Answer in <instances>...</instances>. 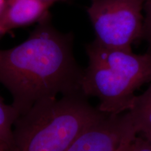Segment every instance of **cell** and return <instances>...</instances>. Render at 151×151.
I'll use <instances>...</instances> for the list:
<instances>
[{"label":"cell","mask_w":151,"mask_h":151,"mask_svg":"<svg viewBox=\"0 0 151 151\" xmlns=\"http://www.w3.org/2000/svg\"><path fill=\"white\" fill-rule=\"evenodd\" d=\"M73 42L72 34L55 29L49 15L24 42L0 50V83L11 93L19 116L41 100L81 92L83 69L73 55Z\"/></svg>","instance_id":"obj_1"},{"label":"cell","mask_w":151,"mask_h":151,"mask_svg":"<svg viewBox=\"0 0 151 151\" xmlns=\"http://www.w3.org/2000/svg\"><path fill=\"white\" fill-rule=\"evenodd\" d=\"M88 65L83 69L81 90L86 97L99 101L98 109L106 114L129 111L135 92L151 81V52L108 48L93 41L87 45Z\"/></svg>","instance_id":"obj_2"},{"label":"cell","mask_w":151,"mask_h":151,"mask_svg":"<svg viewBox=\"0 0 151 151\" xmlns=\"http://www.w3.org/2000/svg\"><path fill=\"white\" fill-rule=\"evenodd\" d=\"M104 114L82 92L41 100L15 122L13 151H65Z\"/></svg>","instance_id":"obj_3"},{"label":"cell","mask_w":151,"mask_h":151,"mask_svg":"<svg viewBox=\"0 0 151 151\" xmlns=\"http://www.w3.org/2000/svg\"><path fill=\"white\" fill-rule=\"evenodd\" d=\"M146 0H92L87 9L96 38L108 48L132 49L143 38Z\"/></svg>","instance_id":"obj_4"},{"label":"cell","mask_w":151,"mask_h":151,"mask_svg":"<svg viewBox=\"0 0 151 151\" xmlns=\"http://www.w3.org/2000/svg\"><path fill=\"white\" fill-rule=\"evenodd\" d=\"M133 129L128 111L118 115L104 113L83 132L65 151H116Z\"/></svg>","instance_id":"obj_5"},{"label":"cell","mask_w":151,"mask_h":151,"mask_svg":"<svg viewBox=\"0 0 151 151\" xmlns=\"http://www.w3.org/2000/svg\"><path fill=\"white\" fill-rule=\"evenodd\" d=\"M50 7L40 0H16L5 3L0 16L1 35L16 28L39 22L50 15Z\"/></svg>","instance_id":"obj_6"},{"label":"cell","mask_w":151,"mask_h":151,"mask_svg":"<svg viewBox=\"0 0 151 151\" xmlns=\"http://www.w3.org/2000/svg\"><path fill=\"white\" fill-rule=\"evenodd\" d=\"M128 112L137 134L151 140V83L146 91L136 96Z\"/></svg>","instance_id":"obj_7"},{"label":"cell","mask_w":151,"mask_h":151,"mask_svg":"<svg viewBox=\"0 0 151 151\" xmlns=\"http://www.w3.org/2000/svg\"><path fill=\"white\" fill-rule=\"evenodd\" d=\"M18 117L12 104H6L0 96V151H13V129Z\"/></svg>","instance_id":"obj_8"},{"label":"cell","mask_w":151,"mask_h":151,"mask_svg":"<svg viewBox=\"0 0 151 151\" xmlns=\"http://www.w3.org/2000/svg\"><path fill=\"white\" fill-rule=\"evenodd\" d=\"M144 11L143 38L146 39L151 46V0H146Z\"/></svg>","instance_id":"obj_9"},{"label":"cell","mask_w":151,"mask_h":151,"mask_svg":"<svg viewBox=\"0 0 151 151\" xmlns=\"http://www.w3.org/2000/svg\"><path fill=\"white\" fill-rule=\"evenodd\" d=\"M131 151H151V140L137 134L132 139L130 146Z\"/></svg>","instance_id":"obj_10"},{"label":"cell","mask_w":151,"mask_h":151,"mask_svg":"<svg viewBox=\"0 0 151 151\" xmlns=\"http://www.w3.org/2000/svg\"><path fill=\"white\" fill-rule=\"evenodd\" d=\"M136 135H137V132H135V130H132L126 136L121 143V144L120 145V146L118 147V148L116 151H131L130 150V146H131L132 141Z\"/></svg>","instance_id":"obj_11"},{"label":"cell","mask_w":151,"mask_h":151,"mask_svg":"<svg viewBox=\"0 0 151 151\" xmlns=\"http://www.w3.org/2000/svg\"><path fill=\"white\" fill-rule=\"evenodd\" d=\"M41 1H42V2L46 4H48L50 6H51L54 4H55L57 2H61V1H64V2H66V1H71V0H40Z\"/></svg>","instance_id":"obj_12"},{"label":"cell","mask_w":151,"mask_h":151,"mask_svg":"<svg viewBox=\"0 0 151 151\" xmlns=\"http://www.w3.org/2000/svg\"><path fill=\"white\" fill-rule=\"evenodd\" d=\"M5 3H6V0H0V16H1V12H2L4 8ZM0 35H1V28H0Z\"/></svg>","instance_id":"obj_13"},{"label":"cell","mask_w":151,"mask_h":151,"mask_svg":"<svg viewBox=\"0 0 151 151\" xmlns=\"http://www.w3.org/2000/svg\"><path fill=\"white\" fill-rule=\"evenodd\" d=\"M16 1V0H6V4H9V3H11L13 2V1Z\"/></svg>","instance_id":"obj_14"}]
</instances>
